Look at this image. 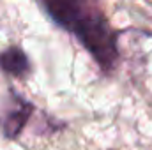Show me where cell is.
Here are the masks:
<instances>
[{
	"label": "cell",
	"instance_id": "obj_1",
	"mask_svg": "<svg viewBox=\"0 0 152 150\" xmlns=\"http://www.w3.org/2000/svg\"><path fill=\"white\" fill-rule=\"evenodd\" d=\"M50 16L73 32L92 53L103 69H113L117 62L115 36L103 12L90 0H42Z\"/></svg>",
	"mask_w": 152,
	"mask_h": 150
},
{
	"label": "cell",
	"instance_id": "obj_2",
	"mask_svg": "<svg viewBox=\"0 0 152 150\" xmlns=\"http://www.w3.org/2000/svg\"><path fill=\"white\" fill-rule=\"evenodd\" d=\"M0 67L11 76H23L28 73L30 64H28L25 53L20 48L12 46L0 55Z\"/></svg>",
	"mask_w": 152,
	"mask_h": 150
},
{
	"label": "cell",
	"instance_id": "obj_3",
	"mask_svg": "<svg viewBox=\"0 0 152 150\" xmlns=\"http://www.w3.org/2000/svg\"><path fill=\"white\" fill-rule=\"evenodd\" d=\"M32 104H27V103H21L14 111H11V115L4 120V134L7 138H16L21 129L25 127L27 120L30 118V113H32Z\"/></svg>",
	"mask_w": 152,
	"mask_h": 150
}]
</instances>
